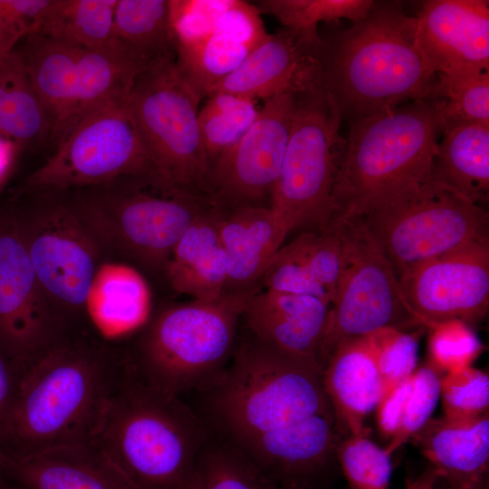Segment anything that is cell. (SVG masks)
<instances>
[{
	"label": "cell",
	"mask_w": 489,
	"mask_h": 489,
	"mask_svg": "<svg viewBox=\"0 0 489 489\" xmlns=\"http://www.w3.org/2000/svg\"><path fill=\"white\" fill-rule=\"evenodd\" d=\"M361 221L398 279L433 258L489 240L484 208L432 177Z\"/></svg>",
	"instance_id": "9c48e42d"
},
{
	"label": "cell",
	"mask_w": 489,
	"mask_h": 489,
	"mask_svg": "<svg viewBox=\"0 0 489 489\" xmlns=\"http://www.w3.org/2000/svg\"><path fill=\"white\" fill-rule=\"evenodd\" d=\"M219 216L216 206L197 219L177 243L164 269L171 287L194 300H215L225 293L227 264Z\"/></svg>",
	"instance_id": "484cf974"
},
{
	"label": "cell",
	"mask_w": 489,
	"mask_h": 489,
	"mask_svg": "<svg viewBox=\"0 0 489 489\" xmlns=\"http://www.w3.org/2000/svg\"><path fill=\"white\" fill-rule=\"evenodd\" d=\"M261 283L265 290L315 296L331 304L325 288L315 279L290 243L275 254Z\"/></svg>",
	"instance_id": "7bdbcfd3"
},
{
	"label": "cell",
	"mask_w": 489,
	"mask_h": 489,
	"mask_svg": "<svg viewBox=\"0 0 489 489\" xmlns=\"http://www.w3.org/2000/svg\"><path fill=\"white\" fill-rule=\"evenodd\" d=\"M342 262L322 345V366L341 342L383 328H424L408 309L398 277L361 220L337 224Z\"/></svg>",
	"instance_id": "7c38bea8"
},
{
	"label": "cell",
	"mask_w": 489,
	"mask_h": 489,
	"mask_svg": "<svg viewBox=\"0 0 489 489\" xmlns=\"http://www.w3.org/2000/svg\"><path fill=\"white\" fill-rule=\"evenodd\" d=\"M321 62L324 91L350 121L429 98L436 77L417 44L416 18L398 2L374 1L364 19L323 39Z\"/></svg>",
	"instance_id": "3957f363"
},
{
	"label": "cell",
	"mask_w": 489,
	"mask_h": 489,
	"mask_svg": "<svg viewBox=\"0 0 489 489\" xmlns=\"http://www.w3.org/2000/svg\"><path fill=\"white\" fill-rule=\"evenodd\" d=\"M5 478L24 489H133L92 446L53 448L24 458L2 454Z\"/></svg>",
	"instance_id": "cb8c5ba5"
},
{
	"label": "cell",
	"mask_w": 489,
	"mask_h": 489,
	"mask_svg": "<svg viewBox=\"0 0 489 489\" xmlns=\"http://www.w3.org/2000/svg\"><path fill=\"white\" fill-rule=\"evenodd\" d=\"M410 440L450 488L475 489L488 480L489 414L430 418Z\"/></svg>",
	"instance_id": "7402d4cb"
},
{
	"label": "cell",
	"mask_w": 489,
	"mask_h": 489,
	"mask_svg": "<svg viewBox=\"0 0 489 489\" xmlns=\"http://www.w3.org/2000/svg\"><path fill=\"white\" fill-rule=\"evenodd\" d=\"M438 477L437 472L428 465L419 476L407 484L405 489H434Z\"/></svg>",
	"instance_id": "c3c4849f"
},
{
	"label": "cell",
	"mask_w": 489,
	"mask_h": 489,
	"mask_svg": "<svg viewBox=\"0 0 489 489\" xmlns=\"http://www.w3.org/2000/svg\"><path fill=\"white\" fill-rule=\"evenodd\" d=\"M443 129L434 98L350 121L327 227L361 220L427 182Z\"/></svg>",
	"instance_id": "277c9868"
},
{
	"label": "cell",
	"mask_w": 489,
	"mask_h": 489,
	"mask_svg": "<svg viewBox=\"0 0 489 489\" xmlns=\"http://www.w3.org/2000/svg\"><path fill=\"white\" fill-rule=\"evenodd\" d=\"M85 309L105 339L142 329L149 321L151 292L142 274L124 264H101L91 284Z\"/></svg>",
	"instance_id": "d4e9b609"
},
{
	"label": "cell",
	"mask_w": 489,
	"mask_h": 489,
	"mask_svg": "<svg viewBox=\"0 0 489 489\" xmlns=\"http://www.w3.org/2000/svg\"><path fill=\"white\" fill-rule=\"evenodd\" d=\"M19 53L31 85L48 116L49 139L55 145L68 123L82 48L33 33Z\"/></svg>",
	"instance_id": "4316f807"
},
{
	"label": "cell",
	"mask_w": 489,
	"mask_h": 489,
	"mask_svg": "<svg viewBox=\"0 0 489 489\" xmlns=\"http://www.w3.org/2000/svg\"><path fill=\"white\" fill-rule=\"evenodd\" d=\"M315 279L325 288L331 302L340 277L342 243L340 230H305L290 243Z\"/></svg>",
	"instance_id": "ab89813d"
},
{
	"label": "cell",
	"mask_w": 489,
	"mask_h": 489,
	"mask_svg": "<svg viewBox=\"0 0 489 489\" xmlns=\"http://www.w3.org/2000/svg\"><path fill=\"white\" fill-rule=\"evenodd\" d=\"M398 280L408 309L424 328L449 320L472 326L488 311L489 240L427 261Z\"/></svg>",
	"instance_id": "e0dca14e"
},
{
	"label": "cell",
	"mask_w": 489,
	"mask_h": 489,
	"mask_svg": "<svg viewBox=\"0 0 489 489\" xmlns=\"http://www.w3.org/2000/svg\"><path fill=\"white\" fill-rule=\"evenodd\" d=\"M260 111L257 101L231 92L212 93L200 110L198 126L210 166L249 130Z\"/></svg>",
	"instance_id": "836d02e7"
},
{
	"label": "cell",
	"mask_w": 489,
	"mask_h": 489,
	"mask_svg": "<svg viewBox=\"0 0 489 489\" xmlns=\"http://www.w3.org/2000/svg\"><path fill=\"white\" fill-rule=\"evenodd\" d=\"M128 95L112 97L79 120L28 176L25 187L49 194L155 174L130 115Z\"/></svg>",
	"instance_id": "8fae6325"
},
{
	"label": "cell",
	"mask_w": 489,
	"mask_h": 489,
	"mask_svg": "<svg viewBox=\"0 0 489 489\" xmlns=\"http://www.w3.org/2000/svg\"><path fill=\"white\" fill-rule=\"evenodd\" d=\"M113 42L141 72L175 55L169 0H117Z\"/></svg>",
	"instance_id": "f1b7e54d"
},
{
	"label": "cell",
	"mask_w": 489,
	"mask_h": 489,
	"mask_svg": "<svg viewBox=\"0 0 489 489\" xmlns=\"http://www.w3.org/2000/svg\"><path fill=\"white\" fill-rule=\"evenodd\" d=\"M421 329L400 331L383 328L366 335L381 380V398L417 369Z\"/></svg>",
	"instance_id": "74e56055"
},
{
	"label": "cell",
	"mask_w": 489,
	"mask_h": 489,
	"mask_svg": "<svg viewBox=\"0 0 489 489\" xmlns=\"http://www.w3.org/2000/svg\"><path fill=\"white\" fill-rule=\"evenodd\" d=\"M129 370L126 360L64 342L21 374L0 421V451L24 459L62 446H91L109 402Z\"/></svg>",
	"instance_id": "7a4b0ae2"
},
{
	"label": "cell",
	"mask_w": 489,
	"mask_h": 489,
	"mask_svg": "<svg viewBox=\"0 0 489 489\" xmlns=\"http://www.w3.org/2000/svg\"><path fill=\"white\" fill-rule=\"evenodd\" d=\"M297 104L281 94L264 101L249 130L209 169L206 196L221 210L269 206L278 180Z\"/></svg>",
	"instance_id": "5bb4252c"
},
{
	"label": "cell",
	"mask_w": 489,
	"mask_h": 489,
	"mask_svg": "<svg viewBox=\"0 0 489 489\" xmlns=\"http://www.w3.org/2000/svg\"><path fill=\"white\" fill-rule=\"evenodd\" d=\"M210 429L180 397L129 370L92 446L133 489H186Z\"/></svg>",
	"instance_id": "5b68a950"
},
{
	"label": "cell",
	"mask_w": 489,
	"mask_h": 489,
	"mask_svg": "<svg viewBox=\"0 0 489 489\" xmlns=\"http://www.w3.org/2000/svg\"><path fill=\"white\" fill-rule=\"evenodd\" d=\"M251 294L224 293L161 311L144 326L134 354L126 359L130 370L143 383L180 398L210 388L230 362Z\"/></svg>",
	"instance_id": "8992f818"
},
{
	"label": "cell",
	"mask_w": 489,
	"mask_h": 489,
	"mask_svg": "<svg viewBox=\"0 0 489 489\" xmlns=\"http://www.w3.org/2000/svg\"><path fill=\"white\" fill-rule=\"evenodd\" d=\"M428 330L427 361L442 375L472 367L484 350L478 335L464 321H442Z\"/></svg>",
	"instance_id": "f35d334b"
},
{
	"label": "cell",
	"mask_w": 489,
	"mask_h": 489,
	"mask_svg": "<svg viewBox=\"0 0 489 489\" xmlns=\"http://www.w3.org/2000/svg\"><path fill=\"white\" fill-rule=\"evenodd\" d=\"M200 101L172 55L138 74L128 107L156 176L176 188L206 196L210 163L198 126Z\"/></svg>",
	"instance_id": "ba28073f"
},
{
	"label": "cell",
	"mask_w": 489,
	"mask_h": 489,
	"mask_svg": "<svg viewBox=\"0 0 489 489\" xmlns=\"http://www.w3.org/2000/svg\"><path fill=\"white\" fill-rule=\"evenodd\" d=\"M22 372L0 352V421L13 402Z\"/></svg>",
	"instance_id": "bcb514c9"
},
{
	"label": "cell",
	"mask_w": 489,
	"mask_h": 489,
	"mask_svg": "<svg viewBox=\"0 0 489 489\" xmlns=\"http://www.w3.org/2000/svg\"><path fill=\"white\" fill-rule=\"evenodd\" d=\"M291 232L270 206L221 210L218 234L227 264L225 293H254Z\"/></svg>",
	"instance_id": "44dd1931"
},
{
	"label": "cell",
	"mask_w": 489,
	"mask_h": 489,
	"mask_svg": "<svg viewBox=\"0 0 489 489\" xmlns=\"http://www.w3.org/2000/svg\"><path fill=\"white\" fill-rule=\"evenodd\" d=\"M443 375L427 360L413 373V387L407 401L397 434L385 449L393 454L431 418L440 398V379Z\"/></svg>",
	"instance_id": "b9f144b4"
},
{
	"label": "cell",
	"mask_w": 489,
	"mask_h": 489,
	"mask_svg": "<svg viewBox=\"0 0 489 489\" xmlns=\"http://www.w3.org/2000/svg\"><path fill=\"white\" fill-rule=\"evenodd\" d=\"M1 455H2V453L0 451V489H5L10 482L5 478V474L3 472V469L1 466Z\"/></svg>",
	"instance_id": "816d5d0a"
},
{
	"label": "cell",
	"mask_w": 489,
	"mask_h": 489,
	"mask_svg": "<svg viewBox=\"0 0 489 489\" xmlns=\"http://www.w3.org/2000/svg\"><path fill=\"white\" fill-rule=\"evenodd\" d=\"M321 375L249 333L235 345L220 379L200 393L197 414L256 462L297 465L331 448L341 436Z\"/></svg>",
	"instance_id": "6da1fadb"
},
{
	"label": "cell",
	"mask_w": 489,
	"mask_h": 489,
	"mask_svg": "<svg viewBox=\"0 0 489 489\" xmlns=\"http://www.w3.org/2000/svg\"><path fill=\"white\" fill-rule=\"evenodd\" d=\"M5 489H24V488H22L19 485H16L14 484L9 483V484L7 485V487Z\"/></svg>",
	"instance_id": "f5cc1de1"
},
{
	"label": "cell",
	"mask_w": 489,
	"mask_h": 489,
	"mask_svg": "<svg viewBox=\"0 0 489 489\" xmlns=\"http://www.w3.org/2000/svg\"><path fill=\"white\" fill-rule=\"evenodd\" d=\"M279 489H321L304 483H287L279 485Z\"/></svg>",
	"instance_id": "681fc988"
},
{
	"label": "cell",
	"mask_w": 489,
	"mask_h": 489,
	"mask_svg": "<svg viewBox=\"0 0 489 489\" xmlns=\"http://www.w3.org/2000/svg\"><path fill=\"white\" fill-rule=\"evenodd\" d=\"M321 378L343 436L365 433V420L375 410L382 394L367 336L340 343L329 356Z\"/></svg>",
	"instance_id": "603a6c76"
},
{
	"label": "cell",
	"mask_w": 489,
	"mask_h": 489,
	"mask_svg": "<svg viewBox=\"0 0 489 489\" xmlns=\"http://www.w3.org/2000/svg\"><path fill=\"white\" fill-rule=\"evenodd\" d=\"M51 125L20 53L0 64V134L19 145L49 139Z\"/></svg>",
	"instance_id": "4dcf8cb0"
},
{
	"label": "cell",
	"mask_w": 489,
	"mask_h": 489,
	"mask_svg": "<svg viewBox=\"0 0 489 489\" xmlns=\"http://www.w3.org/2000/svg\"><path fill=\"white\" fill-rule=\"evenodd\" d=\"M413 387V374L385 394L375 408L380 435L389 440L397 434Z\"/></svg>",
	"instance_id": "f6af8a7d"
},
{
	"label": "cell",
	"mask_w": 489,
	"mask_h": 489,
	"mask_svg": "<svg viewBox=\"0 0 489 489\" xmlns=\"http://www.w3.org/2000/svg\"><path fill=\"white\" fill-rule=\"evenodd\" d=\"M322 46L320 34L285 27L268 33L243 63L219 82L209 95L225 91L265 101L281 94L299 97L325 91Z\"/></svg>",
	"instance_id": "ac0fdd59"
},
{
	"label": "cell",
	"mask_w": 489,
	"mask_h": 489,
	"mask_svg": "<svg viewBox=\"0 0 489 489\" xmlns=\"http://www.w3.org/2000/svg\"><path fill=\"white\" fill-rule=\"evenodd\" d=\"M116 2L51 0L36 33L82 49L105 47L113 42Z\"/></svg>",
	"instance_id": "1f68e13d"
},
{
	"label": "cell",
	"mask_w": 489,
	"mask_h": 489,
	"mask_svg": "<svg viewBox=\"0 0 489 489\" xmlns=\"http://www.w3.org/2000/svg\"><path fill=\"white\" fill-rule=\"evenodd\" d=\"M186 489H279L241 448L210 430Z\"/></svg>",
	"instance_id": "d6a6232c"
},
{
	"label": "cell",
	"mask_w": 489,
	"mask_h": 489,
	"mask_svg": "<svg viewBox=\"0 0 489 489\" xmlns=\"http://www.w3.org/2000/svg\"><path fill=\"white\" fill-rule=\"evenodd\" d=\"M432 178L481 206L489 195V125L444 123Z\"/></svg>",
	"instance_id": "83f0119b"
},
{
	"label": "cell",
	"mask_w": 489,
	"mask_h": 489,
	"mask_svg": "<svg viewBox=\"0 0 489 489\" xmlns=\"http://www.w3.org/2000/svg\"><path fill=\"white\" fill-rule=\"evenodd\" d=\"M51 0H0V64L17 43L36 32Z\"/></svg>",
	"instance_id": "ee69618b"
},
{
	"label": "cell",
	"mask_w": 489,
	"mask_h": 489,
	"mask_svg": "<svg viewBox=\"0 0 489 489\" xmlns=\"http://www.w3.org/2000/svg\"><path fill=\"white\" fill-rule=\"evenodd\" d=\"M60 327L32 266L19 218L0 217V352L24 370L64 343Z\"/></svg>",
	"instance_id": "9a60e30c"
},
{
	"label": "cell",
	"mask_w": 489,
	"mask_h": 489,
	"mask_svg": "<svg viewBox=\"0 0 489 489\" xmlns=\"http://www.w3.org/2000/svg\"><path fill=\"white\" fill-rule=\"evenodd\" d=\"M267 34L254 5L243 0L210 1L176 32L177 67L202 100L243 63Z\"/></svg>",
	"instance_id": "2e32d148"
},
{
	"label": "cell",
	"mask_w": 489,
	"mask_h": 489,
	"mask_svg": "<svg viewBox=\"0 0 489 489\" xmlns=\"http://www.w3.org/2000/svg\"><path fill=\"white\" fill-rule=\"evenodd\" d=\"M72 205L101 244L165 269L187 230L216 207L209 197L171 187L155 174L83 188Z\"/></svg>",
	"instance_id": "52a82bcc"
},
{
	"label": "cell",
	"mask_w": 489,
	"mask_h": 489,
	"mask_svg": "<svg viewBox=\"0 0 489 489\" xmlns=\"http://www.w3.org/2000/svg\"><path fill=\"white\" fill-rule=\"evenodd\" d=\"M330 308L315 296L257 291L248 296L241 320L262 343L322 371Z\"/></svg>",
	"instance_id": "ffe728a7"
},
{
	"label": "cell",
	"mask_w": 489,
	"mask_h": 489,
	"mask_svg": "<svg viewBox=\"0 0 489 489\" xmlns=\"http://www.w3.org/2000/svg\"><path fill=\"white\" fill-rule=\"evenodd\" d=\"M335 455L350 489H388L392 455L371 440L367 432L344 436Z\"/></svg>",
	"instance_id": "8d00e7d4"
},
{
	"label": "cell",
	"mask_w": 489,
	"mask_h": 489,
	"mask_svg": "<svg viewBox=\"0 0 489 489\" xmlns=\"http://www.w3.org/2000/svg\"><path fill=\"white\" fill-rule=\"evenodd\" d=\"M416 18V41L436 76L489 71V2L424 1Z\"/></svg>",
	"instance_id": "d6986e66"
},
{
	"label": "cell",
	"mask_w": 489,
	"mask_h": 489,
	"mask_svg": "<svg viewBox=\"0 0 489 489\" xmlns=\"http://www.w3.org/2000/svg\"><path fill=\"white\" fill-rule=\"evenodd\" d=\"M434 489H452V488H450L443 479L438 477L435 484ZM475 489H489L488 480L484 482L482 484H480Z\"/></svg>",
	"instance_id": "f907efd6"
},
{
	"label": "cell",
	"mask_w": 489,
	"mask_h": 489,
	"mask_svg": "<svg viewBox=\"0 0 489 489\" xmlns=\"http://www.w3.org/2000/svg\"><path fill=\"white\" fill-rule=\"evenodd\" d=\"M341 117L325 91L297 97L295 113L270 207L296 229L321 230L331 218L346 138Z\"/></svg>",
	"instance_id": "30bf717a"
},
{
	"label": "cell",
	"mask_w": 489,
	"mask_h": 489,
	"mask_svg": "<svg viewBox=\"0 0 489 489\" xmlns=\"http://www.w3.org/2000/svg\"><path fill=\"white\" fill-rule=\"evenodd\" d=\"M20 147L16 141L0 134V186L9 176Z\"/></svg>",
	"instance_id": "7dc6e473"
},
{
	"label": "cell",
	"mask_w": 489,
	"mask_h": 489,
	"mask_svg": "<svg viewBox=\"0 0 489 489\" xmlns=\"http://www.w3.org/2000/svg\"><path fill=\"white\" fill-rule=\"evenodd\" d=\"M444 416L474 418L489 414L488 373L473 366L440 379Z\"/></svg>",
	"instance_id": "60d3db41"
},
{
	"label": "cell",
	"mask_w": 489,
	"mask_h": 489,
	"mask_svg": "<svg viewBox=\"0 0 489 489\" xmlns=\"http://www.w3.org/2000/svg\"><path fill=\"white\" fill-rule=\"evenodd\" d=\"M35 275L60 324L62 313L85 308L101 243L72 206L55 204L19 219Z\"/></svg>",
	"instance_id": "4fadbf2b"
},
{
	"label": "cell",
	"mask_w": 489,
	"mask_h": 489,
	"mask_svg": "<svg viewBox=\"0 0 489 489\" xmlns=\"http://www.w3.org/2000/svg\"><path fill=\"white\" fill-rule=\"evenodd\" d=\"M139 72L114 42L99 49H82L72 111L62 138L90 110L112 97L129 93Z\"/></svg>",
	"instance_id": "f546056e"
},
{
	"label": "cell",
	"mask_w": 489,
	"mask_h": 489,
	"mask_svg": "<svg viewBox=\"0 0 489 489\" xmlns=\"http://www.w3.org/2000/svg\"><path fill=\"white\" fill-rule=\"evenodd\" d=\"M429 98L439 100L444 123L489 125V71L436 75Z\"/></svg>",
	"instance_id": "e575fe53"
},
{
	"label": "cell",
	"mask_w": 489,
	"mask_h": 489,
	"mask_svg": "<svg viewBox=\"0 0 489 489\" xmlns=\"http://www.w3.org/2000/svg\"><path fill=\"white\" fill-rule=\"evenodd\" d=\"M373 4L371 0H262L254 5L261 14L275 17L285 28L319 34V23L341 18L359 22Z\"/></svg>",
	"instance_id": "d590c367"
}]
</instances>
